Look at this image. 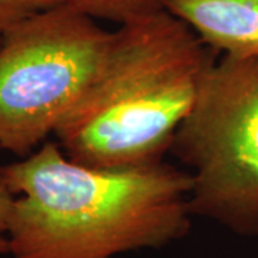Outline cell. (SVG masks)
I'll use <instances>...</instances> for the list:
<instances>
[{
  "mask_svg": "<svg viewBox=\"0 0 258 258\" xmlns=\"http://www.w3.org/2000/svg\"><path fill=\"white\" fill-rule=\"evenodd\" d=\"M0 171L15 195L10 258H118L166 247L191 228L192 176L164 161L88 166L45 142Z\"/></svg>",
  "mask_w": 258,
  "mask_h": 258,
  "instance_id": "cell-1",
  "label": "cell"
},
{
  "mask_svg": "<svg viewBox=\"0 0 258 258\" xmlns=\"http://www.w3.org/2000/svg\"><path fill=\"white\" fill-rule=\"evenodd\" d=\"M214 62V50L165 8L119 23L92 82L55 131L57 145L98 168L162 161Z\"/></svg>",
  "mask_w": 258,
  "mask_h": 258,
  "instance_id": "cell-2",
  "label": "cell"
},
{
  "mask_svg": "<svg viewBox=\"0 0 258 258\" xmlns=\"http://www.w3.org/2000/svg\"><path fill=\"white\" fill-rule=\"evenodd\" d=\"M111 36L68 2L0 36V149L25 158L55 134L92 82Z\"/></svg>",
  "mask_w": 258,
  "mask_h": 258,
  "instance_id": "cell-3",
  "label": "cell"
},
{
  "mask_svg": "<svg viewBox=\"0 0 258 258\" xmlns=\"http://www.w3.org/2000/svg\"><path fill=\"white\" fill-rule=\"evenodd\" d=\"M171 151L192 169V215L258 234V57L212 63Z\"/></svg>",
  "mask_w": 258,
  "mask_h": 258,
  "instance_id": "cell-4",
  "label": "cell"
},
{
  "mask_svg": "<svg viewBox=\"0 0 258 258\" xmlns=\"http://www.w3.org/2000/svg\"><path fill=\"white\" fill-rule=\"evenodd\" d=\"M214 52L234 57H258V0H165Z\"/></svg>",
  "mask_w": 258,
  "mask_h": 258,
  "instance_id": "cell-5",
  "label": "cell"
},
{
  "mask_svg": "<svg viewBox=\"0 0 258 258\" xmlns=\"http://www.w3.org/2000/svg\"><path fill=\"white\" fill-rule=\"evenodd\" d=\"M68 3L96 20L123 23L129 19L164 9L165 0H68Z\"/></svg>",
  "mask_w": 258,
  "mask_h": 258,
  "instance_id": "cell-6",
  "label": "cell"
},
{
  "mask_svg": "<svg viewBox=\"0 0 258 258\" xmlns=\"http://www.w3.org/2000/svg\"><path fill=\"white\" fill-rule=\"evenodd\" d=\"M66 2L68 0H0V36L25 19Z\"/></svg>",
  "mask_w": 258,
  "mask_h": 258,
  "instance_id": "cell-7",
  "label": "cell"
},
{
  "mask_svg": "<svg viewBox=\"0 0 258 258\" xmlns=\"http://www.w3.org/2000/svg\"><path fill=\"white\" fill-rule=\"evenodd\" d=\"M15 195L10 192L0 171V257L9 252V220Z\"/></svg>",
  "mask_w": 258,
  "mask_h": 258,
  "instance_id": "cell-8",
  "label": "cell"
}]
</instances>
